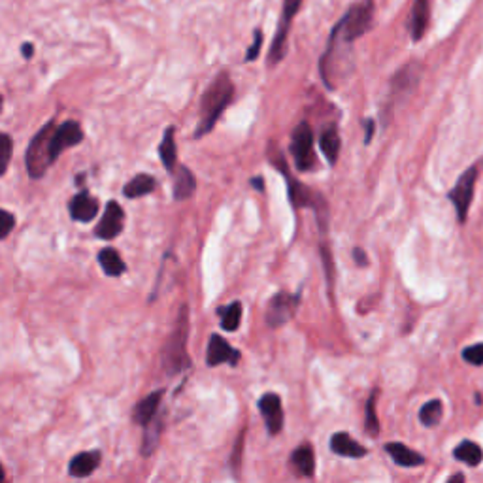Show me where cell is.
I'll list each match as a JSON object with an SVG mask.
<instances>
[{
    "instance_id": "cell-1",
    "label": "cell",
    "mask_w": 483,
    "mask_h": 483,
    "mask_svg": "<svg viewBox=\"0 0 483 483\" xmlns=\"http://www.w3.org/2000/svg\"><path fill=\"white\" fill-rule=\"evenodd\" d=\"M372 21H374V0H363V2L353 4L331 33L329 46L321 57V63H327L332 57H336L344 46L353 44L355 40L368 33Z\"/></svg>"
},
{
    "instance_id": "cell-2",
    "label": "cell",
    "mask_w": 483,
    "mask_h": 483,
    "mask_svg": "<svg viewBox=\"0 0 483 483\" xmlns=\"http://www.w3.org/2000/svg\"><path fill=\"white\" fill-rule=\"evenodd\" d=\"M234 97V85L227 72H221L216 76L210 87L204 91L201 100V121L195 131V138H202L212 131L219 121L221 114L227 110Z\"/></svg>"
},
{
    "instance_id": "cell-3",
    "label": "cell",
    "mask_w": 483,
    "mask_h": 483,
    "mask_svg": "<svg viewBox=\"0 0 483 483\" xmlns=\"http://www.w3.org/2000/svg\"><path fill=\"white\" fill-rule=\"evenodd\" d=\"M187 336H189V308H179L174 331L164 344L163 363L169 374H178L191 366V359L187 355Z\"/></svg>"
},
{
    "instance_id": "cell-4",
    "label": "cell",
    "mask_w": 483,
    "mask_h": 483,
    "mask_svg": "<svg viewBox=\"0 0 483 483\" xmlns=\"http://www.w3.org/2000/svg\"><path fill=\"white\" fill-rule=\"evenodd\" d=\"M272 163L276 164L277 170H282V174L285 176V179H287V191H289V201H291V206L294 208V210H302V208H314L315 213H317V219H319V225L321 228H327V221H323V216L327 218V202L325 198L319 195V193H315L314 189H309V187H306V185H302L297 178H293V176L289 174L287 170V163H285V159H283V155L280 152L276 153V157L274 155H270Z\"/></svg>"
},
{
    "instance_id": "cell-5",
    "label": "cell",
    "mask_w": 483,
    "mask_h": 483,
    "mask_svg": "<svg viewBox=\"0 0 483 483\" xmlns=\"http://www.w3.org/2000/svg\"><path fill=\"white\" fill-rule=\"evenodd\" d=\"M55 131V123H48L44 129H40L38 134L34 136L33 142L28 144L27 149V170L31 178L40 179L48 172V169L53 164L51 155H49V140Z\"/></svg>"
},
{
    "instance_id": "cell-6",
    "label": "cell",
    "mask_w": 483,
    "mask_h": 483,
    "mask_svg": "<svg viewBox=\"0 0 483 483\" xmlns=\"http://www.w3.org/2000/svg\"><path fill=\"white\" fill-rule=\"evenodd\" d=\"M291 153H293L294 166L300 172L314 170L317 164V157L314 152V132L308 121H302L294 127L291 134Z\"/></svg>"
},
{
    "instance_id": "cell-7",
    "label": "cell",
    "mask_w": 483,
    "mask_h": 483,
    "mask_svg": "<svg viewBox=\"0 0 483 483\" xmlns=\"http://www.w3.org/2000/svg\"><path fill=\"white\" fill-rule=\"evenodd\" d=\"M300 4L302 0H283L282 8V19H280V25H277V31L274 34V42H272L270 53H268V63L272 66L282 63L285 53H287V36L289 28H291V21L294 19V16L299 14Z\"/></svg>"
},
{
    "instance_id": "cell-8",
    "label": "cell",
    "mask_w": 483,
    "mask_h": 483,
    "mask_svg": "<svg viewBox=\"0 0 483 483\" xmlns=\"http://www.w3.org/2000/svg\"><path fill=\"white\" fill-rule=\"evenodd\" d=\"M476 178H478V166L472 164L467 172H462V174L459 176L455 187H453V189L450 191V195H447L451 204L455 206L457 221L459 223H465L468 218V210H470V204H472Z\"/></svg>"
},
{
    "instance_id": "cell-9",
    "label": "cell",
    "mask_w": 483,
    "mask_h": 483,
    "mask_svg": "<svg viewBox=\"0 0 483 483\" xmlns=\"http://www.w3.org/2000/svg\"><path fill=\"white\" fill-rule=\"evenodd\" d=\"M299 300L300 294H291L285 293V291H280L277 294H274L266 306V325L270 329H277V327H283L285 323L293 319L297 309H299Z\"/></svg>"
},
{
    "instance_id": "cell-10",
    "label": "cell",
    "mask_w": 483,
    "mask_h": 483,
    "mask_svg": "<svg viewBox=\"0 0 483 483\" xmlns=\"http://www.w3.org/2000/svg\"><path fill=\"white\" fill-rule=\"evenodd\" d=\"M83 140V131L78 121H66L60 127H55L51 140H49V155L51 161H57L60 153L65 152L66 147H72Z\"/></svg>"
},
{
    "instance_id": "cell-11",
    "label": "cell",
    "mask_w": 483,
    "mask_h": 483,
    "mask_svg": "<svg viewBox=\"0 0 483 483\" xmlns=\"http://www.w3.org/2000/svg\"><path fill=\"white\" fill-rule=\"evenodd\" d=\"M423 68L419 63H410V65L402 66L400 70L396 72L395 78L391 80V100L396 102L400 98L408 97L413 89L418 87L419 80H421Z\"/></svg>"
},
{
    "instance_id": "cell-12",
    "label": "cell",
    "mask_w": 483,
    "mask_h": 483,
    "mask_svg": "<svg viewBox=\"0 0 483 483\" xmlns=\"http://www.w3.org/2000/svg\"><path fill=\"white\" fill-rule=\"evenodd\" d=\"M259 410H261V415L265 419L266 430L268 435L276 436L282 432L283 429V408H282V398L276 395V393H266L259 398Z\"/></svg>"
},
{
    "instance_id": "cell-13",
    "label": "cell",
    "mask_w": 483,
    "mask_h": 483,
    "mask_svg": "<svg viewBox=\"0 0 483 483\" xmlns=\"http://www.w3.org/2000/svg\"><path fill=\"white\" fill-rule=\"evenodd\" d=\"M240 357H242V353L238 349H234L225 338L219 336V334H212L210 344H208V366L213 368V366H219V364L225 363L230 364V366H236L240 363Z\"/></svg>"
},
{
    "instance_id": "cell-14",
    "label": "cell",
    "mask_w": 483,
    "mask_h": 483,
    "mask_svg": "<svg viewBox=\"0 0 483 483\" xmlns=\"http://www.w3.org/2000/svg\"><path fill=\"white\" fill-rule=\"evenodd\" d=\"M125 225V212L117 202H108L106 204V212H104L102 219L97 225V236L102 240H114L117 234H121Z\"/></svg>"
},
{
    "instance_id": "cell-15",
    "label": "cell",
    "mask_w": 483,
    "mask_h": 483,
    "mask_svg": "<svg viewBox=\"0 0 483 483\" xmlns=\"http://www.w3.org/2000/svg\"><path fill=\"white\" fill-rule=\"evenodd\" d=\"M68 208H70L72 219H76V221L82 223H89L91 219L97 218L98 201L97 198H92L87 191H82V193H78V195L72 198L70 206Z\"/></svg>"
},
{
    "instance_id": "cell-16",
    "label": "cell",
    "mask_w": 483,
    "mask_h": 483,
    "mask_svg": "<svg viewBox=\"0 0 483 483\" xmlns=\"http://www.w3.org/2000/svg\"><path fill=\"white\" fill-rule=\"evenodd\" d=\"M331 450L340 457H351V459H363L368 455V450L351 438L348 432H336L331 438Z\"/></svg>"
},
{
    "instance_id": "cell-17",
    "label": "cell",
    "mask_w": 483,
    "mask_h": 483,
    "mask_svg": "<svg viewBox=\"0 0 483 483\" xmlns=\"http://www.w3.org/2000/svg\"><path fill=\"white\" fill-rule=\"evenodd\" d=\"M291 467L299 476L304 478H314L315 474V453L314 447L309 444L299 445L291 453Z\"/></svg>"
},
{
    "instance_id": "cell-18",
    "label": "cell",
    "mask_w": 483,
    "mask_h": 483,
    "mask_svg": "<svg viewBox=\"0 0 483 483\" xmlns=\"http://www.w3.org/2000/svg\"><path fill=\"white\" fill-rule=\"evenodd\" d=\"M430 19V0H415L413 2L412 19H410V31H412V40L419 42L427 33Z\"/></svg>"
},
{
    "instance_id": "cell-19",
    "label": "cell",
    "mask_w": 483,
    "mask_h": 483,
    "mask_svg": "<svg viewBox=\"0 0 483 483\" xmlns=\"http://www.w3.org/2000/svg\"><path fill=\"white\" fill-rule=\"evenodd\" d=\"M386 451L391 455V459L398 467L413 468L425 465V457L421 453L410 450L408 445L400 444V442H389V444H386Z\"/></svg>"
},
{
    "instance_id": "cell-20",
    "label": "cell",
    "mask_w": 483,
    "mask_h": 483,
    "mask_svg": "<svg viewBox=\"0 0 483 483\" xmlns=\"http://www.w3.org/2000/svg\"><path fill=\"white\" fill-rule=\"evenodd\" d=\"M100 451H83L80 455H76L68 465V472L74 478H87L91 476L97 467L100 465Z\"/></svg>"
},
{
    "instance_id": "cell-21",
    "label": "cell",
    "mask_w": 483,
    "mask_h": 483,
    "mask_svg": "<svg viewBox=\"0 0 483 483\" xmlns=\"http://www.w3.org/2000/svg\"><path fill=\"white\" fill-rule=\"evenodd\" d=\"M161 400H163V391H155L152 393V395H147L144 400L138 402L134 406V412H132L134 423L146 427V425L159 413Z\"/></svg>"
},
{
    "instance_id": "cell-22",
    "label": "cell",
    "mask_w": 483,
    "mask_h": 483,
    "mask_svg": "<svg viewBox=\"0 0 483 483\" xmlns=\"http://www.w3.org/2000/svg\"><path fill=\"white\" fill-rule=\"evenodd\" d=\"M319 146L325 159L329 161V164H336L338 155H340V146H342L336 125H329L323 129L319 138Z\"/></svg>"
},
{
    "instance_id": "cell-23",
    "label": "cell",
    "mask_w": 483,
    "mask_h": 483,
    "mask_svg": "<svg viewBox=\"0 0 483 483\" xmlns=\"http://www.w3.org/2000/svg\"><path fill=\"white\" fill-rule=\"evenodd\" d=\"M196 189V179L187 166H178L174 181V198L176 201H187L193 196Z\"/></svg>"
},
{
    "instance_id": "cell-24",
    "label": "cell",
    "mask_w": 483,
    "mask_h": 483,
    "mask_svg": "<svg viewBox=\"0 0 483 483\" xmlns=\"http://www.w3.org/2000/svg\"><path fill=\"white\" fill-rule=\"evenodd\" d=\"M98 262L102 266V270L106 276L117 277L127 272V265L123 262V259H121L120 253H117L114 248H104V250L98 253Z\"/></svg>"
},
{
    "instance_id": "cell-25",
    "label": "cell",
    "mask_w": 483,
    "mask_h": 483,
    "mask_svg": "<svg viewBox=\"0 0 483 483\" xmlns=\"http://www.w3.org/2000/svg\"><path fill=\"white\" fill-rule=\"evenodd\" d=\"M174 127H169L164 131L163 142L159 146V157L163 161V166L169 172L176 170V161H178V153H176V140H174Z\"/></svg>"
},
{
    "instance_id": "cell-26",
    "label": "cell",
    "mask_w": 483,
    "mask_h": 483,
    "mask_svg": "<svg viewBox=\"0 0 483 483\" xmlns=\"http://www.w3.org/2000/svg\"><path fill=\"white\" fill-rule=\"evenodd\" d=\"M453 457H455L457 461H462L465 465H468V467L476 468L478 465H482L483 461V450L476 444V442L465 440V442H461V444L453 450Z\"/></svg>"
},
{
    "instance_id": "cell-27",
    "label": "cell",
    "mask_w": 483,
    "mask_h": 483,
    "mask_svg": "<svg viewBox=\"0 0 483 483\" xmlns=\"http://www.w3.org/2000/svg\"><path fill=\"white\" fill-rule=\"evenodd\" d=\"M155 187H157V181H155V178L149 174H138L136 178H132L129 184L125 185V189H123V195L127 196V198H140V196L147 195V193H152V191H155Z\"/></svg>"
},
{
    "instance_id": "cell-28",
    "label": "cell",
    "mask_w": 483,
    "mask_h": 483,
    "mask_svg": "<svg viewBox=\"0 0 483 483\" xmlns=\"http://www.w3.org/2000/svg\"><path fill=\"white\" fill-rule=\"evenodd\" d=\"M218 315H221V327L223 331H238L240 321H242V304L238 300H234L228 306H223L218 309Z\"/></svg>"
},
{
    "instance_id": "cell-29",
    "label": "cell",
    "mask_w": 483,
    "mask_h": 483,
    "mask_svg": "<svg viewBox=\"0 0 483 483\" xmlns=\"http://www.w3.org/2000/svg\"><path fill=\"white\" fill-rule=\"evenodd\" d=\"M442 415H444V404L438 398L425 402L419 410V421L423 423V427H436Z\"/></svg>"
},
{
    "instance_id": "cell-30",
    "label": "cell",
    "mask_w": 483,
    "mask_h": 483,
    "mask_svg": "<svg viewBox=\"0 0 483 483\" xmlns=\"http://www.w3.org/2000/svg\"><path fill=\"white\" fill-rule=\"evenodd\" d=\"M163 429V421L155 415V418L146 425V438H144V445H142V453L144 455H152L155 447L159 444V432Z\"/></svg>"
},
{
    "instance_id": "cell-31",
    "label": "cell",
    "mask_w": 483,
    "mask_h": 483,
    "mask_svg": "<svg viewBox=\"0 0 483 483\" xmlns=\"http://www.w3.org/2000/svg\"><path fill=\"white\" fill-rule=\"evenodd\" d=\"M376 398H378V391L370 395V398L366 400V408H364V430L370 436L380 435V421L376 415Z\"/></svg>"
},
{
    "instance_id": "cell-32",
    "label": "cell",
    "mask_w": 483,
    "mask_h": 483,
    "mask_svg": "<svg viewBox=\"0 0 483 483\" xmlns=\"http://www.w3.org/2000/svg\"><path fill=\"white\" fill-rule=\"evenodd\" d=\"M11 152H14V140L4 132H0V176H4L8 170Z\"/></svg>"
},
{
    "instance_id": "cell-33",
    "label": "cell",
    "mask_w": 483,
    "mask_h": 483,
    "mask_svg": "<svg viewBox=\"0 0 483 483\" xmlns=\"http://www.w3.org/2000/svg\"><path fill=\"white\" fill-rule=\"evenodd\" d=\"M462 359H465L468 364H472V366H483V342L465 348Z\"/></svg>"
},
{
    "instance_id": "cell-34",
    "label": "cell",
    "mask_w": 483,
    "mask_h": 483,
    "mask_svg": "<svg viewBox=\"0 0 483 483\" xmlns=\"http://www.w3.org/2000/svg\"><path fill=\"white\" fill-rule=\"evenodd\" d=\"M14 227H16V218L0 208V240H4L14 230Z\"/></svg>"
},
{
    "instance_id": "cell-35",
    "label": "cell",
    "mask_w": 483,
    "mask_h": 483,
    "mask_svg": "<svg viewBox=\"0 0 483 483\" xmlns=\"http://www.w3.org/2000/svg\"><path fill=\"white\" fill-rule=\"evenodd\" d=\"M253 36H255V40H253V44H251V48L248 49V53H245V63H250V60H255L257 57H259V53H261V46H262V33L257 28L255 33H253Z\"/></svg>"
},
{
    "instance_id": "cell-36",
    "label": "cell",
    "mask_w": 483,
    "mask_h": 483,
    "mask_svg": "<svg viewBox=\"0 0 483 483\" xmlns=\"http://www.w3.org/2000/svg\"><path fill=\"white\" fill-rule=\"evenodd\" d=\"M242 447H244V430L240 432L238 440H236V447H234V450H233V459H230L233 470H236V474H238V470H240V459H242Z\"/></svg>"
},
{
    "instance_id": "cell-37",
    "label": "cell",
    "mask_w": 483,
    "mask_h": 483,
    "mask_svg": "<svg viewBox=\"0 0 483 483\" xmlns=\"http://www.w3.org/2000/svg\"><path fill=\"white\" fill-rule=\"evenodd\" d=\"M353 259H355V265L361 266V268L368 266V257H366V253H364L361 248H355V250H353Z\"/></svg>"
},
{
    "instance_id": "cell-38",
    "label": "cell",
    "mask_w": 483,
    "mask_h": 483,
    "mask_svg": "<svg viewBox=\"0 0 483 483\" xmlns=\"http://www.w3.org/2000/svg\"><path fill=\"white\" fill-rule=\"evenodd\" d=\"M364 129H366V138H364V144L368 146L370 142H372V136H374V131H376V125L374 121L372 120H364Z\"/></svg>"
},
{
    "instance_id": "cell-39",
    "label": "cell",
    "mask_w": 483,
    "mask_h": 483,
    "mask_svg": "<svg viewBox=\"0 0 483 483\" xmlns=\"http://www.w3.org/2000/svg\"><path fill=\"white\" fill-rule=\"evenodd\" d=\"M21 51H23V57H25V59H31V57H33V55H34L33 44H23Z\"/></svg>"
},
{
    "instance_id": "cell-40",
    "label": "cell",
    "mask_w": 483,
    "mask_h": 483,
    "mask_svg": "<svg viewBox=\"0 0 483 483\" xmlns=\"http://www.w3.org/2000/svg\"><path fill=\"white\" fill-rule=\"evenodd\" d=\"M250 184L253 185V187H255V189L259 191V193H262V191H265V184H262V178H253L250 181Z\"/></svg>"
},
{
    "instance_id": "cell-41",
    "label": "cell",
    "mask_w": 483,
    "mask_h": 483,
    "mask_svg": "<svg viewBox=\"0 0 483 483\" xmlns=\"http://www.w3.org/2000/svg\"><path fill=\"white\" fill-rule=\"evenodd\" d=\"M447 482H465V474H455V476H451Z\"/></svg>"
},
{
    "instance_id": "cell-42",
    "label": "cell",
    "mask_w": 483,
    "mask_h": 483,
    "mask_svg": "<svg viewBox=\"0 0 483 483\" xmlns=\"http://www.w3.org/2000/svg\"><path fill=\"white\" fill-rule=\"evenodd\" d=\"M6 474H4V468H2V465H0V482H4Z\"/></svg>"
},
{
    "instance_id": "cell-43",
    "label": "cell",
    "mask_w": 483,
    "mask_h": 483,
    "mask_svg": "<svg viewBox=\"0 0 483 483\" xmlns=\"http://www.w3.org/2000/svg\"><path fill=\"white\" fill-rule=\"evenodd\" d=\"M0 110H2V97H0Z\"/></svg>"
}]
</instances>
